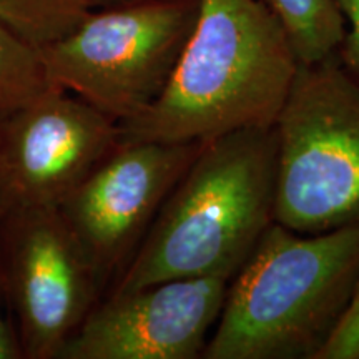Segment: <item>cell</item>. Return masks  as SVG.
Instances as JSON below:
<instances>
[{
  "mask_svg": "<svg viewBox=\"0 0 359 359\" xmlns=\"http://www.w3.org/2000/svg\"><path fill=\"white\" fill-rule=\"evenodd\" d=\"M299 62L262 0H200L198 15L161 95L120 125V142L205 143L273 127Z\"/></svg>",
  "mask_w": 359,
  "mask_h": 359,
  "instance_id": "obj_1",
  "label": "cell"
},
{
  "mask_svg": "<svg viewBox=\"0 0 359 359\" xmlns=\"http://www.w3.org/2000/svg\"><path fill=\"white\" fill-rule=\"evenodd\" d=\"M275 127L236 130L205 142L111 293L180 278L230 281L275 223Z\"/></svg>",
  "mask_w": 359,
  "mask_h": 359,
  "instance_id": "obj_2",
  "label": "cell"
},
{
  "mask_svg": "<svg viewBox=\"0 0 359 359\" xmlns=\"http://www.w3.org/2000/svg\"><path fill=\"white\" fill-rule=\"evenodd\" d=\"M359 286V224L273 223L228 283L205 359H318Z\"/></svg>",
  "mask_w": 359,
  "mask_h": 359,
  "instance_id": "obj_3",
  "label": "cell"
},
{
  "mask_svg": "<svg viewBox=\"0 0 359 359\" xmlns=\"http://www.w3.org/2000/svg\"><path fill=\"white\" fill-rule=\"evenodd\" d=\"M273 127L275 222L298 233L359 224V80L336 53L299 64Z\"/></svg>",
  "mask_w": 359,
  "mask_h": 359,
  "instance_id": "obj_4",
  "label": "cell"
},
{
  "mask_svg": "<svg viewBox=\"0 0 359 359\" xmlns=\"http://www.w3.org/2000/svg\"><path fill=\"white\" fill-rule=\"evenodd\" d=\"M200 0H142L93 8L40 47L52 82L123 123L161 95L190 37Z\"/></svg>",
  "mask_w": 359,
  "mask_h": 359,
  "instance_id": "obj_5",
  "label": "cell"
},
{
  "mask_svg": "<svg viewBox=\"0 0 359 359\" xmlns=\"http://www.w3.org/2000/svg\"><path fill=\"white\" fill-rule=\"evenodd\" d=\"M0 281L27 359H60L103 288L55 206L0 219Z\"/></svg>",
  "mask_w": 359,
  "mask_h": 359,
  "instance_id": "obj_6",
  "label": "cell"
},
{
  "mask_svg": "<svg viewBox=\"0 0 359 359\" xmlns=\"http://www.w3.org/2000/svg\"><path fill=\"white\" fill-rule=\"evenodd\" d=\"M201 145L120 142L58 206L102 286L127 266Z\"/></svg>",
  "mask_w": 359,
  "mask_h": 359,
  "instance_id": "obj_7",
  "label": "cell"
},
{
  "mask_svg": "<svg viewBox=\"0 0 359 359\" xmlns=\"http://www.w3.org/2000/svg\"><path fill=\"white\" fill-rule=\"evenodd\" d=\"M120 143V125L53 88L0 127V219L58 206Z\"/></svg>",
  "mask_w": 359,
  "mask_h": 359,
  "instance_id": "obj_8",
  "label": "cell"
},
{
  "mask_svg": "<svg viewBox=\"0 0 359 359\" xmlns=\"http://www.w3.org/2000/svg\"><path fill=\"white\" fill-rule=\"evenodd\" d=\"M228 280L180 278L110 293L60 359H195L222 313Z\"/></svg>",
  "mask_w": 359,
  "mask_h": 359,
  "instance_id": "obj_9",
  "label": "cell"
},
{
  "mask_svg": "<svg viewBox=\"0 0 359 359\" xmlns=\"http://www.w3.org/2000/svg\"><path fill=\"white\" fill-rule=\"evenodd\" d=\"M288 35L299 64L334 55L344 39V17L336 0H262Z\"/></svg>",
  "mask_w": 359,
  "mask_h": 359,
  "instance_id": "obj_10",
  "label": "cell"
},
{
  "mask_svg": "<svg viewBox=\"0 0 359 359\" xmlns=\"http://www.w3.org/2000/svg\"><path fill=\"white\" fill-rule=\"evenodd\" d=\"M53 88L39 45L0 22V127Z\"/></svg>",
  "mask_w": 359,
  "mask_h": 359,
  "instance_id": "obj_11",
  "label": "cell"
},
{
  "mask_svg": "<svg viewBox=\"0 0 359 359\" xmlns=\"http://www.w3.org/2000/svg\"><path fill=\"white\" fill-rule=\"evenodd\" d=\"M90 11L83 0H0V22L43 47L74 30Z\"/></svg>",
  "mask_w": 359,
  "mask_h": 359,
  "instance_id": "obj_12",
  "label": "cell"
},
{
  "mask_svg": "<svg viewBox=\"0 0 359 359\" xmlns=\"http://www.w3.org/2000/svg\"><path fill=\"white\" fill-rule=\"evenodd\" d=\"M318 359H359V286L343 320Z\"/></svg>",
  "mask_w": 359,
  "mask_h": 359,
  "instance_id": "obj_13",
  "label": "cell"
},
{
  "mask_svg": "<svg viewBox=\"0 0 359 359\" xmlns=\"http://www.w3.org/2000/svg\"><path fill=\"white\" fill-rule=\"evenodd\" d=\"M344 17V39L336 55L349 74L359 80V0H336Z\"/></svg>",
  "mask_w": 359,
  "mask_h": 359,
  "instance_id": "obj_14",
  "label": "cell"
},
{
  "mask_svg": "<svg viewBox=\"0 0 359 359\" xmlns=\"http://www.w3.org/2000/svg\"><path fill=\"white\" fill-rule=\"evenodd\" d=\"M22 349L17 339L15 330L8 325V321L4 318V313L0 311V359H20Z\"/></svg>",
  "mask_w": 359,
  "mask_h": 359,
  "instance_id": "obj_15",
  "label": "cell"
},
{
  "mask_svg": "<svg viewBox=\"0 0 359 359\" xmlns=\"http://www.w3.org/2000/svg\"><path fill=\"white\" fill-rule=\"evenodd\" d=\"M85 6L88 8H105V7H115V6H123V4H133V2H142V0H83Z\"/></svg>",
  "mask_w": 359,
  "mask_h": 359,
  "instance_id": "obj_16",
  "label": "cell"
}]
</instances>
